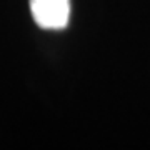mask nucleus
Returning a JSON list of instances; mask_svg holds the SVG:
<instances>
[{
    "label": "nucleus",
    "mask_w": 150,
    "mask_h": 150,
    "mask_svg": "<svg viewBox=\"0 0 150 150\" xmlns=\"http://www.w3.org/2000/svg\"><path fill=\"white\" fill-rule=\"evenodd\" d=\"M30 10L38 27L60 30L69 23L70 0H30Z\"/></svg>",
    "instance_id": "nucleus-1"
}]
</instances>
